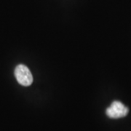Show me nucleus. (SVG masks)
Instances as JSON below:
<instances>
[{"mask_svg":"<svg viewBox=\"0 0 131 131\" xmlns=\"http://www.w3.org/2000/svg\"><path fill=\"white\" fill-rule=\"evenodd\" d=\"M15 76L19 84L23 86H29L32 84L33 76L29 69L25 65L20 64L16 66Z\"/></svg>","mask_w":131,"mask_h":131,"instance_id":"f257e3e1","label":"nucleus"},{"mask_svg":"<svg viewBox=\"0 0 131 131\" xmlns=\"http://www.w3.org/2000/svg\"><path fill=\"white\" fill-rule=\"evenodd\" d=\"M128 112H129L128 108L126 107L123 103L115 101L106 109V113L108 117L110 118L118 119V118L125 117L128 114Z\"/></svg>","mask_w":131,"mask_h":131,"instance_id":"f03ea898","label":"nucleus"}]
</instances>
